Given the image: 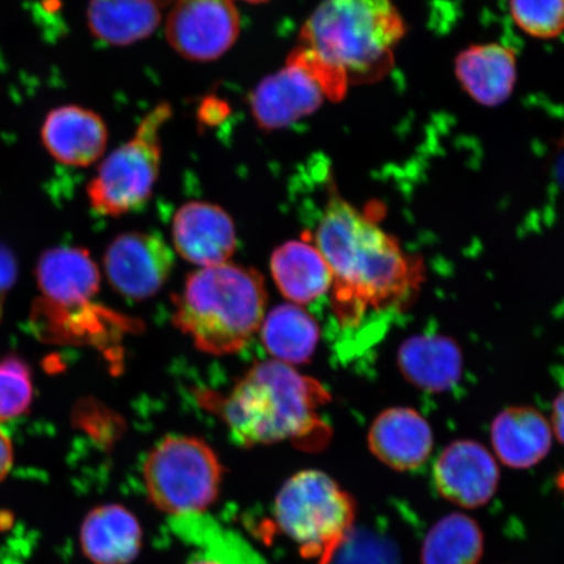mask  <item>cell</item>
<instances>
[{"mask_svg": "<svg viewBox=\"0 0 564 564\" xmlns=\"http://www.w3.org/2000/svg\"><path fill=\"white\" fill-rule=\"evenodd\" d=\"M484 553V533L467 514L438 521L423 541L422 564H477Z\"/></svg>", "mask_w": 564, "mask_h": 564, "instance_id": "603a6c76", "label": "cell"}, {"mask_svg": "<svg viewBox=\"0 0 564 564\" xmlns=\"http://www.w3.org/2000/svg\"><path fill=\"white\" fill-rule=\"evenodd\" d=\"M324 100L326 89L297 55H289L284 68L267 76L250 95V109L260 129H285L314 115Z\"/></svg>", "mask_w": 564, "mask_h": 564, "instance_id": "9c48e42d", "label": "cell"}, {"mask_svg": "<svg viewBox=\"0 0 564 564\" xmlns=\"http://www.w3.org/2000/svg\"><path fill=\"white\" fill-rule=\"evenodd\" d=\"M329 399L315 379L271 359L245 373L221 401L220 413L239 446L302 441L315 447L328 441L319 409Z\"/></svg>", "mask_w": 564, "mask_h": 564, "instance_id": "7a4b0ae2", "label": "cell"}, {"mask_svg": "<svg viewBox=\"0 0 564 564\" xmlns=\"http://www.w3.org/2000/svg\"><path fill=\"white\" fill-rule=\"evenodd\" d=\"M408 382L427 392H446L460 382L463 356L453 338L440 334L409 337L398 352Z\"/></svg>", "mask_w": 564, "mask_h": 564, "instance_id": "e0dca14e", "label": "cell"}, {"mask_svg": "<svg viewBox=\"0 0 564 564\" xmlns=\"http://www.w3.org/2000/svg\"><path fill=\"white\" fill-rule=\"evenodd\" d=\"M172 116L171 105H158L140 122L135 135L104 160L87 187L96 214L118 217L150 200L161 167L162 127Z\"/></svg>", "mask_w": 564, "mask_h": 564, "instance_id": "52a82bcc", "label": "cell"}, {"mask_svg": "<svg viewBox=\"0 0 564 564\" xmlns=\"http://www.w3.org/2000/svg\"><path fill=\"white\" fill-rule=\"evenodd\" d=\"M245 2L252 3V4H259V3L270 2V0H245Z\"/></svg>", "mask_w": 564, "mask_h": 564, "instance_id": "f546056e", "label": "cell"}, {"mask_svg": "<svg viewBox=\"0 0 564 564\" xmlns=\"http://www.w3.org/2000/svg\"><path fill=\"white\" fill-rule=\"evenodd\" d=\"M267 289L252 268L225 263L200 268L175 302L174 324L210 356L241 350L265 316Z\"/></svg>", "mask_w": 564, "mask_h": 564, "instance_id": "277c9868", "label": "cell"}, {"mask_svg": "<svg viewBox=\"0 0 564 564\" xmlns=\"http://www.w3.org/2000/svg\"><path fill=\"white\" fill-rule=\"evenodd\" d=\"M35 274L56 312L88 307L100 289V271L89 252L79 247H56L42 253Z\"/></svg>", "mask_w": 564, "mask_h": 564, "instance_id": "5bb4252c", "label": "cell"}, {"mask_svg": "<svg viewBox=\"0 0 564 564\" xmlns=\"http://www.w3.org/2000/svg\"><path fill=\"white\" fill-rule=\"evenodd\" d=\"M160 2H161V0H160Z\"/></svg>", "mask_w": 564, "mask_h": 564, "instance_id": "4dcf8cb0", "label": "cell"}, {"mask_svg": "<svg viewBox=\"0 0 564 564\" xmlns=\"http://www.w3.org/2000/svg\"><path fill=\"white\" fill-rule=\"evenodd\" d=\"M552 423L556 438L564 444V379L561 391L554 400Z\"/></svg>", "mask_w": 564, "mask_h": 564, "instance_id": "83f0119b", "label": "cell"}, {"mask_svg": "<svg viewBox=\"0 0 564 564\" xmlns=\"http://www.w3.org/2000/svg\"><path fill=\"white\" fill-rule=\"evenodd\" d=\"M172 235L176 252L200 268L228 263L237 249L235 223L212 203L189 202L181 207L174 216Z\"/></svg>", "mask_w": 564, "mask_h": 564, "instance_id": "7c38bea8", "label": "cell"}, {"mask_svg": "<svg viewBox=\"0 0 564 564\" xmlns=\"http://www.w3.org/2000/svg\"><path fill=\"white\" fill-rule=\"evenodd\" d=\"M434 482L448 502L477 509L489 502L498 489L496 458L482 444L456 441L444 448L434 465Z\"/></svg>", "mask_w": 564, "mask_h": 564, "instance_id": "8fae6325", "label": "cell"}, {"mask_svg": "<svg viewBox=\"0 0 564 564\" xmlns=\"http://www.w3.org/2000/svg\"><path fill=\"white\" fill-rule=\"evenodd\" d=\"M166 39L193 62H212L228 53L241 32L232 0H175L166 21Z\"/></svg>", "mask_w": 564, "mask_h": 564, "instance_id": "ba28073f", "label": "cell"}, {"mask_svg": "<svg viewBox=\"0 0 564 564\" xmlns=\"http://www.w3.org/2000/svg\"><path fill=\"white\" fill-rule=\"evenodd\" d=\"M405 32L393 0H323L303 24L300 46L348 90L390 73Z\"/></svg>", "mask_w": 564, "mask_h": 564, "instance_id": "3957f363", "label": "cell"}, {"mask_svg": "<svg viewBox=\"0 0 564 564\" xmlns=\"http://www.w3.org/2000/svg\"><path fill=\"white\" fill-rule=\"evenodd\" d=\"M80 546L94 564H130L143 546V529L124 506H97L83 520Z\"/></svg>", "mask_w": 564, "mask_h": 564, "instance_id": "2e32d148", "label": "cell"}, {"mask_svg": "<svg viewBox=\"0 0 564 564\" xmlns=\"http://www.w3.org/2000/svg\"><path fill=\"white\" fill-rule=\"evenodd\" d=\"M552 442V426L533 408L506 409L491 425L492 448L499 460L513 469L532 468L544 460Z\"/></svg>", "mask_w": 564, "mask_h": 564, "instance_id": "ac0fdd59", "label": "cell"}, {"mask_svg": "<svg viewBox=\"0 0 564 564\" xmlns=\"http://www.w3.org/2000/svg\"><path fill=\"white\" fill-rule=\"evenodd\" d=\"M188 564H223V563L215 561V560L207 558V560H197V561H194Z\"/></svg>", "mask_w": 564, "mask_h": 564, "instance_id": "f1b7e54d", "label": "cell"}, {"mask_svg": "<svg viewBox=\"0 0 564 564\" xmlns=\"http://www.w3.org/2000/svg\"><path fill=\"white\" fill-rule=\"evenodd\" d=\"M321 329L305 310L293 303L274 307L264 316L262 341L276 361L306 364L319 343Z\"/></svg>", "mask_w": 564, "mask_h": 564, "instance_id": "7402d4cb", "label": "cell"}, {"mask_svg": "<svg viewBox=\"0 0 564 564\" xmlns=\"http://www.w3.org/2000/svg\"><path fill=\"white\" fill-rule=\"evenodd\" d=\"M160 0H90L87 24L104 44L127 46L150 37L161 23Z\"/></svg>", "mask_w": 564, "mask_h": 564, "instance_id": "44dd1931", "label": "cell"}, {"mask_svg": "<svg viewBox=\"0 0 564 564\" xmlns=\"http://www.w3.org/2000/svg\"><path fill=\"white\" fill-rule=\"evenodd\" d=\"M315 246L333 273L334 312L345 328L398 307L419 284L417 263L336 189L317 224Z\"/></svg>", "mask_w": 564, "mask_h": 564, "instance_id": "6da1fadb", "label": "cell"}, {"mask_svg": "<svg viewBox=\"0 0 564 564\" xmlns=\"http://www.w3.org/2000/svg\"><path fill=\"white\" fill-rule=\"evenodd\" d=\"M271 272L282 295L295 305L321 299L333 288V273L314 243L289 241L271 258Z\"/></svg>", "mask_w": 564, "mask_h": 564, "instance_id": "ffe728a7", "label": "cell"}, {"mask_svg": "<svg viewBox=\"0 0 564 564\" xmlns=\"http://www.w3.org/2000/svg\"><path fill=\"white\" fill-rule=\"evenodd\" d=\"M273 523L297 546L303 558L333 564L351 538L356 502L333 477L301 470L274 498Z\"/></svg>", "mask_w": 564, "mask_h": 564, "instance_id": "5b68a950", "label": "cell"}, {"mask_svg": "<svg viewBox=\"0 0 564 564\" xmlns=\"http://www.w3.org/2000/svg\"><path fill=\"white\" fill-rule=\"evenodd\" d=\"M30 366L12 356L0 361V422L20 417L32 403Z\"/></svg>", "mask_w": 564, "mask_h": 564, "instance_id": "cb8c5ba5", "label": "cell"}, {"mask_svg": "<svg viewBox=\"0 0 564 564\" xmlns=\"http://www.w3.org/2000/svg\"><path fill=\"white\" fill-rule=\"evenodd\" d=\"M514 24L535 39H555L564 32V0H510Z\"/></svg>", "mask_w": 564, "mask_h": 564, "instance_id": "d4e9b609", "label": "cell"}, {"mask_svg": "<svg viewBox=\"0 0 564 564\" xmlns=\"http://www.w3.org/2000/svg\"><path fill=\"white\" fill-rule=\"evenodd\" d=\"M104 262L111 286L127 299L141 301L164 286L173 271L174 253L161 236L131 231L110 243Z\"/></svg>", "mask_w": 564, "mask_h": 564, "instance_id": "30bf717a", "label": "cell"}, {"mask_svg": "<svg viewBox=\"0 0 564 564\" xmlns=\"http://www.w3.org/2000/svg\"><path fill=\"white\" fill-rule=\"evenodd\" d=\"M13 464V448L9 434L0 429V482L9 476Z\"/></svg>", "mask_w": 564, "mask_h": 564, "instance_id": "4316f807", "label": "cell"}, {"mask_svg": "<svg viewBox=\"0 0 564 564\" xmlns=\"http://www.w3.org/2000/svg\"><path fill=\"white\" fill-rule=\"evenodd\" d=\"M148 499L175 518L206 512L220 496L224 467L215 449L196 436L167 435L143 465Z\"/></svg>", "mask_w": 564, "mask_h": 564, "instance_id": "8992f818", "label": "cell"}, {"mask_svg": "<svg viewBox=\"0 0 564 564\" xmlns=\"http://www.w3.org/2000/svg\"><path fill=\"white\" fill-rule=\"evenodd\" d=\"M18 279V262L9 247L0 245V316L7 295L11 292Z\"/></svg>", "mask_w": 564, "mask_h": 564, "instance_id": "484cf974", "label": "cell"}, {"mask_svg": "<svg viewBox=\"0 0 564 564\" xmlns=\"http://www.w3.org/2000/svg\"><path fill=\"white\" fill-rule=\"evenodd\" d=\"M41 139L55 161L66 166L86 167L102 158L109 132L97 112L66 105L48 112L42 123Z\"/></svg>", "mask_w": 564, "mask_h": 564, "instance_id": "4fadbf2b", "label": "cell"}, {"mask_svg": "<svg viewBox=\"0 0 564 564\" xmlns=\"http://www.w3.org/2000/svg\"><path fill=\"white\" fill-rule=\"evenodd\" d=\"M373 456L394 470L422 467L434 446L433 430L419 412L411 408H391L373 421L369 436Z\"/></svg>", "mask_w": 564, "mask_h": 564, "instance_id": "9a60e30c", "label": "cell"}, {"mask_svg": "<svg viewBox=\"0 0 564 564\" xmlns=\"http://www.w3.org/2000/svg\"><path fill=\"white\" fill-rule=\"evenodd\" d=\"M455 73L475 101L498 106L509 100L517 83V56L499 44L474 45L458 54Z\"/></svg>", "mask_w": 564, "mask_h": 564, "instance_id": "d6986e66", "label": "cell"}]
</instances>
